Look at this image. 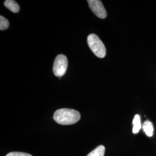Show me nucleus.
<instances>
[{"instance_id": "423d86ee", "label": "nucleus", "mask_w": 156, "mask_h": 156, "mask_svg": "<svg viewBox=\"0 0 156 156\" xmlns=\"http://www.w3.org/2000/svg\"><path fill=\"white\" fill-rule=\"evenodd\" d=\"M133 133L134 134H138L140 132V129L142 128V124L140 121V117L139 115H136L134 117L133 121Z\"/></svg>"}, {"instance_id": "6e6552de", "label": "nucleus", "mask_w": 156, "mask_h": 156, "mask_svg": "<svg viewBox=\"0 0 156 156\" xmlns=\"http://www.w3.org/2000/svg\"><path fill=\"white\" fill-rule=\"evenodd\" d=\"M105 147L103 145L97 146L93 151H91L87 156H104Z\"/></svg>"}, {"instance_id": "39448f33", "label": "nucleus", "mask_w": 156, "mask_h": 156, "mask_svg": "<svg viewBox=\"0 0 156 156\" xmlns=\"http://www.w3.org/2000/svg\"><path fill=\"white\" fill-rule=\"evenodd\" d=\"M4 5L13 13H17L20 11V6L13 0H6L4 2Z\"/></svg>"}, {"instance_id": "0eeeda50", "label": "nucleus", "mask_w": 156, "mask_h": 156, "mask_svg": "<svg viewBox=\"0 0 156 156\" xmlns=\"http://www.w3.org/2000/svg\"><path fill=\"white\" fill-rule=\"evenodd\" d=\"M142 128L145 132V134L151 137L153 136V131H154V128H153V126L152 123L149 121V120H146L145 121L143 126H142Z\"/></svg>"}, {"instance_id": "f257e3e1", "label": "nucleus", "mask_w": 156, "mask_h": 156, "mask_svg": "<svg viewBox=\"0 0 156 156\" xmlns=\"http://www.w3.org/2000/svg\"><path fill=\"white\" fill-rule=\"evenodd\" d=\"M56 122L62 125H71L77 123L80 119L79 112L68 108H62L57 110L53 116Z\"/></svg>"}, {"instance_id": "1a4fd4ad", "label": "nucleus", "mask_w": 156, "mask_h": 156, "mask_svg": "<svg viewBox=\"0 0 156 156\" xmlns=\"http://www.w3.org/2000/svg\"><path fill=\"white\" fill-rule=\"evenodd\" d=\"M9 21L2 16H0V30H5L9 27Z\"/></svg>"}, {"instance_id": "7ed1b4c3", "label": "nucleus", "mask_w": 156, "mask_h": 156, "mask_svg": "<svg viewBox=\"0 0 156 156\" xmlns=\"http://www.w3.org/2000/svg\"><path fill=\"white\" fill-rule=\"evenodd\" d=\"M68 67L67 57L63 55H60L56 57L54 62L53 71L55 76L61 78L66 73Z\"/></svg>"}, {"instance_id": "20e7f679", "label": "nucleus", "mask_w": 156, "mask_h": 156, "mask_svg": "<svg viewBox=\"0 0 156 156\" xmlns=\"http://www.w3.org/2000/svg\"><path fill=\"white\" fill-rule=\"evenodd\" d=\"M90 8L95 15L100 18L105 19L107 16L106 9L100 0H88Z\"/></svg>"}, {"instance_id": "f03ea898", "label": "nucleus", "mask_w": 156, "mask_h": 156, "mask_svg": "<svg viewBox=\"0 0 156 156\" xmlns=\"http://www.w3.org/2000/svg\"><path fill=\"white\" fill-rule=\"evenodd\" d=\"M87 44L95 56L104 58L106 56V48L100 38L94 34H90L87 37Z\"/></svg>"}, {"instance_id": "9d476101", "label": "nucleus", "mask_w": 156, "mask_h": 156, "mask_svg": "<svg viewBox=\"0 0 156 156\" xmlns=\"http://www.w3.org/2000/svg\"><path fill=\"white\" fill-rule=\"evenodd\" d=\"M6 156H33L28 153H23V152H18V151H14L8 153Z\"/></svg>"}]
</instances>
